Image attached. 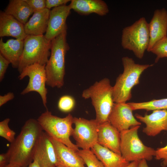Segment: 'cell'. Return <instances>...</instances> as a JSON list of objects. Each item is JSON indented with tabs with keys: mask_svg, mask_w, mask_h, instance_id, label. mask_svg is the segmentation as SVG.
I'll return each mask as SVG.
<instances>
[{
	"mask_svg": "<svg viewBox=\"0 0 167 167\" xmlns=\"http://www.w3.org/2000/svg\"><path fill=\"white\" fill-rule=\"evenodd\" d=\"M69 5H63L50 11L47 31L44 36L51 41L60 34L67 30L66 19L71 13Z\"/></svg>",
	"mask_w": 167,
	"mask_h": 167,
	"instance_id": "obj_12",
	"label": "cell"
},
{
	"mask_svg": "<svg viewBox=\"0 0 167 167\" xmlns=\"http://www.w3.org/2000/svg\"><path fill=\"white\" fill-rule=\"evenodd\" d=\"M82 96L85 99H91L96 112L95 119L98 124L108 121L114 103L113 86L109 79L105 78L96 81L83 91Z\"/></svg>",
	"mask_w": 167,
	"mask_h": 167,
	"instance_id": "obj_4",
	"label": "cell"
},
{
	"mask_svg": "<svg viewBox=\"0 0 167 167\" xmlns=\"http://www.w3.org/2000/svg\"><path fill=\"white\" fill-rule=\"evenodd\" d=\"M25 167H41L37 162L35 161H33V162L30 164L28 166Z\"/></svg>",
	"mask_w": 167,
	"mask_h": 167,
	"instance_id": "obj_37",
	"label": "cell"
},
{
	"mask_svg": "<svg viewBox=\"0 0 167 167\" xmlns=\"http://www.w3.org/2000/svg\"><path fill=\"white\" fill-rule=\"evenodd\" d=\"M128 104L133 110L144 109L147 111L167 109V98L153 100L141 102H130Z\"/></svg>",
	"mask_w": 167,
	"mask_h": 167,
	"instance_id": "obj_24",
	"label": "cell"
},
{
	"mask_svg": "<svg viewBox=\"0 0 167 167\" xmlns=\"http://www.w3.org/2000/svg\"><path fill=\"white\" fill-rule=\"evenodd\" d=\"M150 52L156 56L155 61V63L157 62L160 58H167V36L157 42Z\"/></svg>",
	"mask_w": 167,
	"mask_h": 167,
	"instance_id": "obj_26",
	"label": "cell"
},
{
	"mask_svg": "<svg viewBox=\"0 0 167 167\" xmlns=\"http://www.w3.org/2000/svg\"><path fill=\"white\" fill-rule=\"evenodd\" d=\"M140 126H136L120 132L121 154L126 161H150L155 156L156 150L145 145L138 134Z\"/></svg>",
	"mask_w": 167,
	"mask_h": 167,
	"instance_id": "obj_7",
	"label": "cell"
},
{
	"mask_svg": "<svg viewBox=\"0 0 167 167\" xmlns=\"http://www.w3.org/2000/svg\"><path fill=\"white\" fill-rule=\"evenodd\" d=\"M90 149L105 167H126L130 163L125 160L121 155L97 143Z\"/></svg>",
	"mask_w": 167,
	"mask_h": 167,
	"instance_id": "obj_22",
	"label": "cell"
},
{
	"mask_svg": "<svg viewBox=\"0 0 167 167\" xmlns=\"http://www.w3.org/2000/svg\"><path fill=\"white\" fill-rule=\"evenodd\" d=\"M27 35L24 25L4 11L0 12V36H11L16 39L24 40Z\"/></svg>",
	"mask_w": 167,
	"mask_h": 167,
	"instance_id": "obj_18",
	"label": "cell"
},
{
	"mask_svg": "<svg viewBox=\"0 0 167 167\" xmlns=\"http://www.w3.org/2000/svg\"><path fill=\"white\" fill-rule=\"evenodd\" d=\"M77 152L83 159L87 167H105L91 149H79Z\"/></svg>",
	"mask_w": 167,
	"mask_h": 167,
	"instance_id": "obj_25",
	"label": "cell"
},
{
	"mask_svg": "<svg viewBox=\"0 0 167 167\" xmlns=\"http://www.w3.org/2000/svg\"><path fill=\"white\" fill-rule=\"evenodd\" d=\"M10 163L9 157L8 153L0 155V167H6Z\"/></svg>",
	"mask_w": 167,
	"mask_h": 167,
	"instance_id": "obj_34",
	"label": "cell"
},
{
	"mask_svg": "<svg viewBox=\"0 0 167 167\" xmlns=\"http://www.w3.org/2000/svg\"><path fill=\"white\" fill-rule=\"evenodd\" d=\"M24 47V40L10 39L4 42L2 37L0 40V53L10 62L14 68L18 67Z\"/></svg>",
	"mask_w": 167,
	"mask_h": 167,
	"instance_id": "obj_21",
	"label": "cell"
},
{
	"mask_svg": "<svg viewBox=\"0 0 167 167\" xmlns=\"http://www.w3.org/2000/svg\"><path fill=\"white\" fill-rule=\"evenodd\" d=\"M149 41L148 23L144 17L140 18L122 30L121 44L122 48L132 51L139 59L143 57Z\"/></svg>",
	"mask_w": 167,
	"mask_h": 167,
	"instance_id": "obj_6",
	"label": "cell"
},
{
	"mask_svg": "<svg viewBox=\"0 0 167 167\" xmlns=\"http://www.w3.org/2000/svg\"><path fill=\"white\" fill-rule=\"evenodd\" d=\"M69 0H46V7L50 9L52 7H56L62 5H65Z\"/></svg>",
	"mask_w": 167,
	"mask_h": 167,
	"instance_id": "obj_32",
	"label": "cell"
},
{
	"mask_svg": "<svg viewBox=\"0 0 167 167\" xmlns=\"http://www.w3.org/2000/svg\"><path fill=\"white\" fill-rule=\"evenodd\" d=\"M50 139L56 153V167H86L84 160L77 152L62 143L50 137Z\"/></svg>",
	"mask_w": 167,
	"mask_h": 167,
	"instance_id": "obj_16",
	"label": "cell"
},
{
	"mask_svg": "<svg viewBox=\"0 0 167 167\" xmlns=\"http://www.w3.org/2000/svg\"><path fill=\"white\" fill-rule=\"evenodd\" d=\"M34 12L42 10L46 7V0H24Z\"/></svg>",
	"mask_w": 167,
	"mask_h": 167,
	"instance_id": "obj_30",
	"label": "cell"
},
{
	"mask_svg": "<svg viewBox=\"0 0 167 167\" xmlns=\"http://www.w3.org/2000/svg\"><path fill=\"white\" fill-rule=\"evenodd\" d=\"M4 12L24 25L34 11L24 0H11Z\"/></svg>",
	"mask_w": 167,
	"mask_h": 167,
	"instance_id": "obj_23",
	"label": "cell"
},
{
	"mask_svg": "<svg viewBox=\"0 0 167 167\" xmlns=\"http://www.w3.org/2000/svg\"><path fill=\"white\" fill-rule=\"evenodd\" d=\"M50 10L46 8L34 12L32 17L24 25L27 36H42L46 32Z\"/></svg>",
	"mask_w": 167,
	"mask_h": 167,
	"instance_id": "obj_20",
	"label": "cell"
},
{
	"mask_svg": "<svg viewBox=\"0 0 167 167\" xmlns=\"http://www.w3.org/2000/svg\"><path fill=\"white\" fill-rule=\"evenodd\" d=\"M69 5L71 10L81 15L95 13L104 16L109 11L107 5L102 0H71Z\"/></svg>",
	"mask_w": 167,
	"mask_h": 167,
	"instance_id": "obj_19",
	"label": "cell"
},
{
	"mask_svg": "<svg viewBox=\"0 0 167 167\" xmlns=\"http://www.w3.org/2000/svg\"><path fill=\"white\" fill-rule=\"evenodd\" d=\"M139 161H134L130 163L126 167H138Z\"/></svg>",
	"mask_w": 167,
	"mask_h": 167,
	"instance_id": "obj_36",
	"label": "cell"
},
{
	"mask_svg": "<svg viewBox=\"0 0 167 167\" xmlns=\"http://www.w3.org/2000/svg\"><path fill=\"white\" fill-rule=\"evenodd\" d=\"M10 119L6 118L0 122V136L11 143L15 140V132L11 129L8 124Z\"/></svg>",
	"mask_w": 167,
	"mask_h": 167,
	"instance_id": "obj_27",
	"label": "cell"
},
{
	"mask_svg": "<svg viewBox=\"0 0 167 167\" xmlns=\"http://www.w3.org/2000/svg\"><path fill=\"white\" fill-rule=\"evenodd\" d=\"M133 110L126 103H114L108 118V121L120 132L141 123L134 117Z\"/></svg>",
	"mask_w": 167,
	"mask_h": 167,
	"instance_id": "obj_11",
	"label": "cell"
},
{
	"mask_svg": "<svg viewBox=\"0 0 167 167\" xmlns=\"http://www.w3.org/2000/svg\"><path fill=\"white\" fill-rule=\"evenodd\" d=\"M45 65L34 64L25 67L18 76L22 80L26 76L29 78L27 87L21 92L22 95L32 92H36L40 95L44 106L46 110L47 89L45 87L47 77L45 70Z\"/></svg>",
	"mask_w": 167,
	"mask_h": 167,
	"instance_id": "obj_9",
	"label": "cell"
},
{
	"mask_svg": "<svg viewBox=\"0 0 167 167\" xmlns=\"http://www.w3.org/2000/svg\"><path fill=\"white\" fill-rule=\"evenodd\" d=\"M15 97L14 93L9 92L3 96H0V106L7 103L8 101L13 99Z\"/></svg>",
	"mask_w": 167,
	"mask_h": 167,
	"instance_id": "obj_33",
	"label": "cell"
},
{
	"mask_svg": "<svg viewBox=\"0 0 167 167\" xmlns=\"http://www.w3.org/2000/svg\"><path fill=\"white\" fill-rule=\"evenodd\" d=\"M150 41L148 52H150L155 45L167 36V11L165 8L155 10L151 21L148 23Z\"/></svg>",
	"mask_w": 167,
	"mask_h": 167,
	"instance_id": "obj_14",
	"label": "cell"
},
{
	"mask_svg": "<svg viewBox=\"0 0 167 167\" xmlns=\"http://www.w3.org/2000/svg\"><path fill=\"white\" fill-rule=\"evenodd\" d=\"M138 167H149L147 161L145 159H143L139 162Z\"/></svg>",
	"mask_w": 167,
	"mask_h": 167,
	"instance_id": "obj_35",
	"label": "cell"
},
{
	"mask_svg": "<svg viewBox=\"0 0 167 167\" xmlns=\"http://www.w3.org/2000/svg\"><path fill=\"white\" fill-rule=\"evenodd\" d=\"M75 101L74 98L70 95L62 96L58 102V107L61 111L69 112L72 111L75 107Z\"/></svg>",
	"mask_w": 167,
	"mask_h": 167,
	"instance_id": "obj_28",
	"label": "cell"
},
{
	"mask_svg": "<svg viewBox=\"0 0 167 167\" xmlns=\"http://www.w3.org/2000/svg\"><path fill=\"white\" fill-rule=\"evenodd\" d=\"M67 30L51 41V54L45 66L46 85L60 88L64 84L66 54L70 47L66 41Z\"/></svg>",
	"mask_w": 167,
	"mask_h": 167,
	"instance_id": "obj_2",
	"label": "cell"
},
{
	"mask_svg": "<svg viewBox=\"0 0 167 167\" xmlns=\"http://www.w3.org/2000/svg\"><path fill=\"white\" fill-rule=\"evenodd\" d=\"M51 41L44 35L27 36L24 40L23 51L17 68L19 74L33 64L46 65L51 54Z\"/></svg>",
	"mask_w": 167,
	"mask_h": 167,
	"instance_id": "obj_8",
	"label": "cell"
},
{
	"mask_svg": "<svg viewBox=\"0 0 167 167\" xmlns=\"http://www.w3.org/2000/svg\"><path fill=\"white\" fill-rule=\"evenodd\" d=\"M10 62L0 53V81H2L4 78Z\"/></svg>",
	"mask_w": 167,
	"mask_h": 167,
	"instance_id": "obj_31",
	"label": "cell"
},
{
	"mask_svg": "<svg viewBox=\"0 0 167 167\" xmlns=\"http://www.w3.org/2000/svg\"><path fill=\"white\" fill-rule=\"evenodd\" d=\"M120 132L109 121L98 124L97 143L121 155Z\"/></svg>",
	"mask_w": 167,
	"mask_h": 167,
	"instance_id": "obj_17",
	"label": "cell"
},
{
	"mask_svg": "<svg viewBox=\"0 0 167 167\" xmlns=\"http://www.w3.org/2000/svg\"><path fill=\"white\" fill-rule=\"evenodd\" d=\"M136 118L146 125L143 132L150 136H155L163 131H167V110H153L150 114L144 116L138 114Z\"/></svg>",
	"mask_w": 167,
	"mask_h": 167,
	"instance_id": "obj_15",
	"label": "cell"
},
{
	"mask_svg": "<svg viewBox=\"0 0 167 167\" xmlns=\"http://www.w3.org/2000/svg\"><path fill=\"white\" fill-rule=\"evenodd\" d=\"M43 131L37 120L31 118L26 121L19 134L11 143L7 152L10 163L25 167L32 163L36 148Z\"/></svg>",
	"mask_w": 167,
	"mask_h": 167,
	"instance_id": "obj_1",
	"label": "cell"
},
{
	"mask_svg": "<svg viewBox=\"0 0 167 167\" xmlns=\"http://www.w3.org/2000/svg\"><path fill=\"white\" fill-rule=\"evenodd\" d=\"M33 161L41 167H56L57 157L54 146L49 137L43 131L36 148Z\"/></svg>",
	"mask_w": 167,
	"mask_h": 167,
	"instance_id": "obj_13",
	"label": "cell"
},
{
	"mask_svg": "<svg viewBox=\"0 0 167 167\" xmlns=\"http://www.w3.org/2000/svg\"><path fill=\"white\" fill-rule=\"evenodd\" d=\"M157 160H161V166L164 167L167 166V144L165 147L158 148L156 150L155 156Z\"/></svg>",
	"mask_w": 167,
	"mask_h": 167,
	"instance_id": "obj_29",
	"label": "cell"
},
{
	"mask_svg": "<svg viewBox=\"0 0 167 167\" xmlns=\"http://www.w3.org/2000/svg\"><path fill=\"white\" fill-rule=\"evenodd\" d=\"M72 136L76 145L82 149H90L97 143L98 124L95 119L74 117Z\"/></svg>",
	"mask_w": 167,
	"mask_h": 167,
	"instance_id": "obj_10",
	"label": "cell"
},
{
	"mask_svg": "<svg viewBox=\"0 0 167 167\" xmlns=\"http://www.w3.org/2000/svg\"><path fill=\"white\" fill-rule=\"evenodd\" d=\"M6 167H21L19 165L13 163H9Z\"/></svg>",
	"mask_w": 167,
	"mask_h": 167,
	"instance_id": "obj_38",
	"label": "cell"
},
{
	"mask_svg": "<svg viewBox=\"0 0 167 167\" xmlns=\"http://www.w3.org/2000/svg\"><path fill=\"white\" fill-rule=\"evenodd\" d=\"M74 117L69 114L64 118L53 115L48 110L42 113L37 119L43 130L50 138L64 144L75 152L79 149L70 139L73 128Z\"/></svg>",
	"mask_w": 167,
	"mask_h": 167,
	"instance_id": "obj_5",
	"label": "cell"
},
{
	"mask_svg": "<svg viewBox=\"0 0 167 167\" xmlns=\"http://www.w3.org/2000/svg\"><path fill=\"white\" fill-rule=\"evenodd\" d=\"M123 71L117 78L113 87V97L114 103H126L132 97V88L139 83L143 72L153 64L136 63L131 58L124 57L122 58Z\"/></svg>",
	"mask_w": 167,
	"mask_h": 167,
	"instance_id": "obj_3",
	"label": "cell"
}]
</instances>
